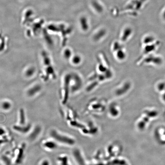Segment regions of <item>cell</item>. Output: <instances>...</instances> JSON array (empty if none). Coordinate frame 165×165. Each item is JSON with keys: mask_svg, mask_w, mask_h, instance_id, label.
Masks as SVG:
<instances>
[{"mask_svg": "<svg viewBox=\"0 0 165 165\" xmlns=\"http://www.w3.org/2000/svg\"><path fill=\"white\" fill-rule=\"evenodd\" d=\"M132 35V32L131 30H128L123 33V35L121 37V41L123 42H126L128 40Z\"/></svg>", "mask_w": 165, "mask_h": 165, "instance_id": "obj_7", "label": "cell"}, {"mask_svg": "<svg viewBox=\"0 0 165 165\" xmlns=\"http://www.w3.org/2000/svg\"><path fill=\"white\" fill-rule=\"evenodd\" d=\"M155 88L159 92L162 93L165 90V82H158Z\"/></svg>", "mask_w": 165, "mask_h": 165, "instance_id": "obj_8", "label": "cell"}, {"mask_svg": "<svg viewBox=\"0 0 165 165\" xmlns=\"http://www.w3.org/2000/svg\"><path fill=\"white\" fill-rule=\"evenodd\" d=\"M41 165H49V163L48 161L45 160L42 162Z\"/></svg>", "mask_w": 165, "mask_h": 165, "instance_id": "obj_14", "label": "cell"}, {"mask_svg": "<svg viewBox=\"0 0 165 165\" xmlns=\"http://www.w3.org/2000/svg\"><path fill=\"white\" fill-rule=\"evenodd\" d=\"M44 146L50 149H53L55 148L56 147V144L52 141H48L45 143Z\"/></svg>", "mask_w": 165, "mask_h": 165, "instance_id": "obj_9", "label": "cell"}, {"mask_svg": "<svg viewBox=\"0 0 165 165\" xmlns=\"http://www.w3.org/2000/svg\"><path fill=\"white\" fill-rule=\"evenodd\" d=\"M4 163H5L6 165H11V163L10 160L7 158V157H5L4 158Z\"/></svg>", "mask_w": 165, "mask_h": 165, "instance_id": "obj_13", "label": "cell"}, {"mask_svg": "<svg viewBox=\"0 0 165 165\" xmlns=\"http://www.w3.org/2000/svg\"><path fill=\"white\" fill-rule=\"evenodd\" d=\"M40 132V129L39 128H37L36 129L34 132L32 133V135H31L30 136L31 138H32V139H34L39 134Z\"/></svg>", "mask_w": 165, "mask_h": 165, "instance_id": "obj_11", "label": "cell"}, {"mask_svg": "<svg viewBox=\"0 0 165 165\" xmlns=\"http://www.w3.org/2000/svg\"><path fill=\"white\" fill-rule=\"evenodd\" d=\"M164 63L162 57L155 53L140 57L139 63L141 65H149L155 67H160Z\"/></svg>", "mask_w": 165, "mask_h": 165, "instance_id": "obj_1", "label": "cell"}, {"mask_svg": "<svg viewBox=\"0 0 165 165\" xmlns=\"http://www.w3.org/2000/svg\"><path fill=\"white\" fill-rule=\"evenodd\" d=\"M10 104L8 103V102H5L2 105L3 108L5 110L9 109L10 108Z\"/></svg>", "mask_w": 165, "mask_h": 165, "instance_id": "obj_12", "label": "cell"}, {"mask_svg": "<svg viewBox=\"0 0 165 165\" xmlns=\"http://www.w3.org/2000/svg\"><path fill=\"white\" fill-rule=\"evenodd\" d=\"M161 44V42L159 40H157L154 43L143 46L142 56L141 57L149 54L155 53V51L159 48Z\"/></svg>", "mask_w": 165, "mask_h": 165, "instance_id": "obj_2", "label": "cell"}, {"mask_svg": "<svg viewBox=\"0 0 165 165\" xmlns=\"http://www.w3.org/2000/svg\"><path fill=\"white\" fill-rule=\"evenodd\" d=\"M113 53H114L115 57L119 61H122L125 59L127 54L123 47L115 51Z\"/></svg>", "mask_w": 165, "mask_h": 165, "instance_id": "obj_3", "label": "cell"}, {"mask_svg": "<svg viewBox=\"0 0 165 165\" xmlns=\"http://www.w3.org/2000/svg\"><path fill=\"white\" fill-rule=\"evenodd\" d=\"M25 123V115L22 110H21L20 113V124L23 125Z\"/></svg>", "mask_w": 165, "mask_h": 165, "instance_id": "obj_10", "label": "cell"}, {"mask_svg": "<svg viewBox=\"0 0 165 165\" xmlns=\"http://www.w3.org/2000/svg\"><path fill=\"white\" fill-rule=\"evenodd\" d=\"M5 133V131L4 129L0 128V135H3Z\"/></svg>", "mask_w": 165, "mask_h": 165, "instance_id": "obj_16", "label": "cell"}, {"mask_svg": "<svg viewBox=\"0 0 165 165\" xmlns=\"http://www.w3.org/2000/svg\"><path fill=\"white\" fill-rule=\"evenodd\" d=\"M156 38L153 36L151 35H146L143 38L142 40V43L143 46L155 43L157 41Z\"/></svg>", "mask_w": 165, "mask_h": 165, "instance_id": "obj_4", "label": "cell"}, {"mask_svg": "<svg viewBox=\"0 0 165 165\" xmlns=\"http://www.w3.org/2000/svg\"><path fill=\"white\" fill-rule=\"evenodd\" d=\"M31 127L30 125H28L26 127H21V126H15L13 128L15 130L21 132L23 133H26L28 132L30 129Z\"/></svg>", "mask_w": 165, "mask_h": 165, "instance_id": "obj_6", "label": "cell"}, {"mask_svg": "<svg viewBox=\"0 0 165 165\" xmlns=\"http://www.w3.org/2000/svg\"><path fill=\"white\" fill-rule=\"evenodd\" d=\"M71 58V62L73 65H79L82 63V58L81 56L79 54H76V55H73Z\"/></svg>", "mask_w": 165, "mask_h": 165, "instance_id": "obj_5", "label": "cell"}, {"mask_svg": "<svg viewBox=\"0 0 165 165\" xmlns=\"http://www.w3.org/2000/svg\"><path fill=\"white\" fill-rule=\"evenodd\" d=\"M162 98L165 102V90L164 92L162 93Z\"/></svg>", "mask_w": 165, "mask_h": 165, "instance_id": "obj_15", "label": "cell"}]
</instances>
